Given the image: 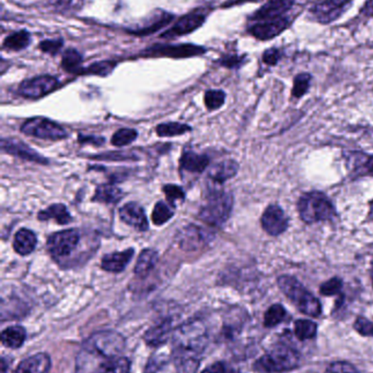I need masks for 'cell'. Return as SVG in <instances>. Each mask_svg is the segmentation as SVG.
<instances>
[{"label":"cell","instance_id":"30","mask_svg":"<svg viewBox=\"0 0 373 373\" xmlns=\"http://www.w3.org/2000/svg\"><path fill=\"white\" fill-rule=\"evenodd\" d=\"M123 193L114 185H99L92 201L101 203H116L122 199Z\"/></svg>","mask_w":373,"mask_h":373},{"label":"cell","instance_id":"5","mask_svg":"<svg viewBox=\"0 0 373 373\" xmlns=\"http://www.w3.org/2000/svg\"><path fill=\"white\" fill-rule=\"evenodd\" d=\"M300 355L287 345H276L255 364L256 370L265 373H282L299 366Z\"/></svg>","mask_w":373,"mask_h":373},{"label":"cell","instance_id":"2","mask_svg":"<svg viewBox=\"0 0 373 373\" xmlns=\"http://www.w3.org/2000/svg\"><path fill=\"white\" fill-rule=\"evenodd\" d=\"M233 207V197L231 193L211 189L206 195L199 217L213 227H221L229 219Z\"/></svg>","mask_w":373,"mask_h":373},{"label":"cell","instance_id":"4","mask_svg":"<svg viewBox=\"0 0 373 373\" xmlns=\"http://www.w3.org/2000/svg\"><path fill=\"white\" fill-rule=\"evenodd\" d=\"M298 211L302 221L306 224L330 221L336 217V210L332 201L318 191L304 193L298 201Z\"/></svg>","mask_w":373,"mask_h":373},{"label":"cell","instance_id":"20","mask_svg":"<svg viewBox=\"0 0 373 373\" xmlns=\"http://www.w3.org/2000/svg\"><path fill=\"white\" fill-rule=\"evenodd\" d=\"M50 365V356L41 352L22 360L15 373H48Z\"/></svg>","mask_w":373,"mask_h":373},{"label":"cell","instance_id":"35","mask_svg":"<svg viewBox=\"0 0 373 373\" xmlns=\"http://www.w3.org/2000/svg\"><path fill=\"white\" fill-rule=\"evenodd\" d=\"M191 130V128L189 125L179 124V122H167L157 127V133L160 137L181 136Z\"/></svg>","mask_w":373,"mask_h":373},{"label":"cell","instance_id":"50","mask_svg":"<svg viewBox=\"0 0 373 373\" xmlns=\"http://www.w3.org/2000/svg\"><path fill=\"white\" fill-rule=\"evenodd\" d=\"M201 373H226V366L223 362H216L208 368H206Z\"/></svg>","mask_w":373,"mask_h":373},{"label":"cell","instance_id":"42","mask_svg":"<svg viewBox=\"0 0 373 373\" xmlns=\"http://www.w3.org/2000/svg\"><path fill=\"white\" fill-rule=\"evenodd\" d=\"M163 193L167 195L169 202L174 205L177 201H184L185 193L181 187L175 185H165L163 187Z\"/></svg>","mask_w":373,"mask_h":373},{"label":"cell","instance_id":"33","mask_svg":"<svg viewBox=\"0 0 373 373\" xmlns=\"http://www.w3.org/2000/svg\"><path fill=\"white\" fill-rule=\"evenodd\" d=\"M318 326L311 320H297L294 322V335L300 340H311L316 335Z\"/></svg>","mask_w":373,"mask_h":373},{"label":"cell","instance_id":"45","mask_svg":"<svg viewBox=\"0 0 373 373\" xmlns=\"http://www.w3.org/2000/svg\"><path fill=\"white\" fill-rule=\"evenodd\" d=\"M282 56V50L279 48L272 47L264 52L262 59H263L264 64H267V66H276L279 62Z\"/></svg>","mask_w":373,"mask_h":373},{"label":"cell","instance_id":"22","mask_svg":"<svg viewBox=\"0 0 373 373\" xmlns=\"http://www.w3.org/2000/svg\"><path fill=\"white\" fill-rule=\"evenodd\" d=\"M171 333H172V322L170 320H165L147 331L145 334V342L151 348H158L169 340Z\"/></svg>","mask_w":373,"mask_h":373},{"label":"cell","instance_id":"56","mask_svg":"<svg viewBox=\"0 0 373 373\" xmlns=\"http://www.w3.org/2000/svg\"><path fill=\"white\" fill-rule=\"evenodd\" d=\"M231 373H241V372H237V371H233V372Z\"/></svg>","mask_w":373,"mask_h":373},{"label":"cell","instance_id":"38","mask_svg":"<svg viewBox=\"0 0 373 373\" xmlns=\"http://www.w3.org/2000/svg\"><path fill=\"white\" fill-rule=\"evenodd\" d=\"M138 137V132L135 129H120L114 133L112 138V144L116 147H124L134 142Z\"/></svg>","mask_w":373,"mask_h":373},{"label":"cell","instance_id":"23","mask_svg":"<svg viewBox=\"0 0 373 373\" xmlns=\"http://www.w3.org/2000/svg\"><path fill=\"white\" fill-rule=\"evenodd\" d=\"M239 165L233 159H227L213 165L208 171V178L215 183L223 185L228 179L237 175Z\"/></svg>","mask_w":373,"mask_h":373},{"label":"cell","instance_id":"41","mask_svg":"<svg viewBox=\"0 0 373 373\" xmlns=\"http://www.w3.org/2000/svg\"><path fill=\"white\" fill-rule=\"evenodd\" d=\"M342 288V280L340 277H333L321 285L320 292L324 296H334L340 294Z\"/></svg>","mask_w":373,"mask_h":373},{"label":"cell","instance_id":"26","mask_svg":"<svg viewBox=\"0 0 373 373\" xmlns=\"http://www.w3.org/2000/svg\"><path fill=\"white\" fill-rule=\"evenodd\" d=\"M158 252L153 249H145L141 251L136 266H135V274L138 277L145 278L155 269L158 262Z\"/></svg>","mask_w":373,"mask_h":373},{"label":"cell","instance_id":"51","mask_svg":"<svg viewBox=\"0 0 373 373\" xmlns=\"http://www.w3.org/2000/svg\"><path fill=\"white\" fill-rule=\"evenodd\" d=\"M79 141L82 143H94V144L101 145L104 142V138H98V137H79Z\"/></svg>","mask_w":373,"mask_h":373},{"label":"cell","instance_id":"43","mask_svg":"<svg viewBox=\"0 0 373 373\" xmlns=\"http://www.w3.org/2000/svg\"><path fill=\"white\" fill-rule=\"evenodd\" d=\"M325 373H362L356 367L348 362H333L326 369Z\"/></svg>","mask_w":373,"mask_h":373},{"label":"cell","instance_id":"7","mask_svg":"<svg viewBox=\"0 0 373 373\" xmlns=\"http://www.w3.org/2000/svg\"><path fill=\"white\" fill-rule=\"evenodd\" d=\"M352 0H316L308 8V17L316 23H333L344 15Z\"/></svg>","mask_w":373,"mask_h":373},{"label":"cell","instance_id":"21","mask_svg":"<svg viewBox=\"0 0 373 373\" xmlns=\"http://www.w3.org/2000/svg\"><path fill=\"white\" fill-rule=\"evenodd\" d=\"M172 19L173 16L168 13V12L158 10L145 21L141 28L133 30L132 33H134L135 35H148V34L162 29L163 26L168 25L172 21Z\"/></svg>","mask_w":373,"mask_h":373},{"label":"cell","instance_id":"27","mask_svg":"<svg viewBox=\"0 0 373 373\" xmlns=\"http://www.w3.org/2000/svg\"><path fill=\"white\" fill-rule=\"evenodd\" d=\"M38 219L40 221H48V219H54L56 223L60 224V225H66L72 221V215L69 214L67 207L60 203H56V205H50L48 209L43 210L40 212L38 215Z\"/></svg>","mask_w":373,"mask_h":373},{"label":"cell","instance_id":"53","mask_svg":"<svg viewBox=\"0 0 373 373\" xmlns=\"http://www.w3.org/2000/svg\"><path fill=\"white\" fill-rule=\"evenodd\" d=\"M364 173L373 174V155L372 156H369L366 159V162L364 163Z\"/></svg>","mask_w":373,"mask_h":373},{"label":"cell","instance_id":"55","mask_svg":"<svg viewBox=\"0 0 373 373\" xmlns=\"http://www.w3.org/2000/svg\"><path fill=\"white\" fill-rule=\"evenodd\" d=\"M371 280H372V284H373V259H372V262H371Z\"/></svg>","mask_w":373,"mask_h":373},{"label":"cell","instance_id":"1","mask_svg":"<svg viewBox=\"0 0 373 373\" xmlns=\"http://www.w3.org/2000/svg\"><path fill=\"white\" fill-rule=\"evenodd\" d=\"M207 343V331L201 321L179 326L173 333V358L177 372L196 373Z\"/></svg>","mask_w":373,"mask_h":373},{"label":"cell","instance_id":"46","mask_svg":"<svg viewBox=\"0 0 373 373\" xmlns=\"http://www.w3.org/2000/svg\"><path fill=\"white\" fill-rule=\"evenodd\" d=\"M62 47V40H46V41L41 42L40 48L46 54L50 55H56Z\"/></svg>","mask_w":373,"mask_h":373},{"label":"cell","instance_id":"6","mask_svg":"<svg viewBox=\"0 0 373 373\" xmlns=\"http://www.w3.org/2000/svg\"><path fill=\"white\" fill-rule=\"evenodd\" d=\"M125 345V338L120 333L114 331H100L87 338L84 348L90 354L108 359L120 356L124 350Z\"/></svg>","mask_w":373,"mask_h":373},{"label":"cell","instance_id":"34","mask_svg":"<svg viewBox=\"0 0 373 373\" xmlns=\"http://www.w3.org/2000/svg\"><path fill=\"white\" fill-rule=\"evenodd\" d=\"M174 215V211L169 207L168 203L165 201H159L155 209L152 211V215H151V219H152L155 225L161 226L167 222L170 221Z\"/></svg>","mask_w":373,"mask_h":373},{"label":"cell","instance_id":"31","mask_svg":"<svg viewBox=\"0 0 373 373\" xmlns=\"http://www.w3.org/2000/svg\"><path fill=\"white\" fill-rule=\"evenodd\" d=\"M30 43H31L30 34L27 31H19L10 34L6 38L5 41H4V47L19 52V50L27 48Z\"/></svg>","mask_w":373,"mask_h":373},{"label":"cell","instance_id":"10","mask_svg":"<svg viewBox=\"0 0 373 373\" xmlns=\"http://www.w3.org/2000/svg\"><path fill=\"white\" fill-rule=\"evenodd\" d=\"M290 24L291 19L288 16L266 21L253 22L249 26V33L259 41H269L285 32Z\"/></svg>","mask_w":373,"mask_h":373},{"label":"cell","instance_id":"3","mask_svg":"<svg viewBox=\"0 0 373 373\" xmlns=\"http://www.w3.org/2000/svg\"><path fill=\"white\" fill-rule=\"evenodd\" d=\"M277 282L280 290L289 298L290 302L299 311L306 316H320L322 312L321 302L298 281L297 278L290 275H282L278 277Z\"/></svg>","mask_w":373,"mask_h":373},{"label":"cell","instance_id":"17","mask_svg":"<svg viewBox=\"0 0 373 373\" xmlns=\"http://www.w3.org/2000/svg\"><path fill=\"white\" fill-rule=\"evenodd\" d=\"M1 150L9 154L15 155L20 159L31 162L38 163V164H48V159L38 154L36 151L32 150L30 147L24 144L22 141L13 140V139H3L1 140Z\"/></svg>","mask_w":373,"mask_h":373},{"label":"cell","instance_id":"52","mask_svg":"<svg viewBox=\"0 0 373 373\" xmlns=\"http://www.w3.org/2000/svg\"><path fill=\"white\" fill-rule=\"evenodd\" d=\"M262 0H229L225 4V7H233V6L242 5L244 3H259Z\"/></svg>","mask_w":373,"mask_h":373},{"label":"cell","instance_id":"16","mask_svg":"<svg viewBox=\"0 0 373 373\" xmlns=\"http://www.w3.org/2000/svg\"><path fill=\"white\" fill-rule=\"evenodd\" d=\"M205 50L201 46L191 45H156L146 50L147 56H165L172 58H187L204 54Z\"/></svg>","mask_w":373,"mask_h":373},{"label":"cell","instance_id":"37","mask_svg":"<svg viewBox=\"0 0 373 373\" xmlns=\"http://www.w3.org/2000/svg\"><path fill=\"white\" fill-rule=\"evenodd\" d=\"M311 80V74H306V72H302L296 76L294 80V88H292V96L296 98H302L308 92Z\"/></svg>","mask_w":373,"mask_h":373},{"label":"cell","instance_id":"19","mask_svg":"<svg viewBox=\"0 0 373 373\" xmlns=\"http://www.w3.org/2000/svg\"><path fill=\"white\" fill-rule=\"evenodd\" d=\"M134 253V249L130 248L125 251L113 252L110 255L104 256L101 261V268L106 272L120 273L126 269L127 264L130 263Z\"/></svg>","mask_w":373,"mask_h":373},{"label":"cell","instance_id":"49","mask_svg":"<svg viewBox=\"0 0 373 373\" xmlns=\"http://www.w3.org/2000/svg\"><path fill=\"white\" fill-rule=\"evenodd\" d=\"M360 17L373 18V0H367V3L360 10Z\"/></svg>","mask_w":373,"mask_h":373},{"label":"cell","instance_id":"12","mask_svg":"<svg viewBox=\"0 0 373 373\" xmlns=\"http://www.w3.org/2000/svg\"><path fill=\"white\" fill-rule=\"evenodd\" d=\"M55 76H40L22 82L19 86V94L26 98H40L57 88Z\"/></svg>","mask_w":373,"mask_h":373},{"label":"cell","instance_id":"44","mask_svg":"<svg viewBox=\"0 0 373 373\" xmlns=\"http://www.w3.org/2000/svg\"><path fill=\"white\" fill-rule=\"evenodd\" d=\"M354 328L362 335L373 336V322L369 321L368 319L359 316L355 322Z\"/></svg>","mask_w":373,"mask_h":373},{"label":"cell","instance_id":"9","mask_svg":"<svg viewBox=\"0 0 373 373\" xmlns=\"http://www.w3.org/2000/svg\"><path fill=\"white\" fill-rule=\"evenodd\" d=\"M80 241V234L77 229H66L50 236L48 249L55 259L66 258L76 249Z\"/></svg>","mask_w":373,"mask_h":373},{"label":"cell","instance_id":"28","mask_svg":"<svg viewBox=\"0 0 373 373\" xmlns=\"http://www.w3.org/2000/svg\"><path fill=\"white\" fill-rule=\"evenodd\" d=\"M27 338V332L22 326H12L1 333V342L6 348L17 350L21 348Z\"/></svg>","mask_w":373,"mask_h":373},{"label":"cell","instance_id":"25","mask_svg":"<svg viewBox=\"0 0 373 373\" xmlns=\"http://www.w3.org/2000/svg\"><path fill=\"white\" fill-rule=\"evenodd\" d=\"M38 245V239L33 231L27 229H21L18 231L13 239V248L20 256H28L35 249Z\"/></svg>","mask_w":373,"mask_h":373},{"label":"cell","instance_id":"47","mask_svg":"<svg viewBox=\"0 0 373 373\" xmlns=\"http://www.w3.org/2000/svg\"><path fill=\"white\" fill-rule=\"evenodd\" d=\"M243 59L244 57H240V56H226L223 59H221V64L227 68H238V67L241 66Z\"/></svg>","mask_w":373,"mask_h":373},{"label":"cell","instance_id":"15","mask_svg":"<svg viewBox=\"0 0 373 373\" xmlns=\"http://www.w3.org/2000/svg\"><path fill=\"white\" fill-rule=\"evenodd\" d=\"M262 227L271 236H279L288 229V217L279 205H272L265 210L261 219Z\"/></svg>","mask_w":373,"mask_h":373},{"label":"cell","instance_id":"18","mask_svg":"<svg viewBox=\"0 0 373 373\" xmlns=\"http://www.w3.org/2000/svg\"><path fill=\"white\" fill-rule=\"evenodd\" d=\"M120 217L125 224L139 231H148L149 224L145 211L138 203L128 202L120 209Z\"/></svg>","mask_w":373,"mask_h":373},{"label":"cell","instance_id":"39","mask_svg":"<svg viewBox=\"0 0 373 373\" xmlns=\"http://www.w3.org/2000/svg\"><path fill=\"white\" fill-rule=\"evenodd\" d=\"M226 93L221 90H209L205 94L206 108L216 110L225 104Z\"/></svg>","mask_w":373,"mask_h":373},{"label":"cell","instance_id":"29","mask_svg":"<svg viewBox=\"0 0 373 373\" xmlns=\"http://www.w3.org/2000/svg\"><path fill=\"white\" fill-rule=\"evenodd\" d=\"M130 362L125 357H114L108 358L96 369L94 373H130Z\"/></svg>","mask_w":373,"mask_h":373},{"label":"cell","instance_id":"24","mask_svg":"<svg viewBox=\"0 0 373 373\" xmlns=\"http://www.w3.org/2000/svg\"><path fill=\"white\" fill-rule=\"evenodd\" d=\"M209 165V157L207 155L186 151L179 159V167L182 171H189L193 174H201Z\"/></svg>","mask_w":373,"mask_h":373},{"label":"cell","instance_id":"36","mask_svg":"<svg viewBox=\"0 0 373 373\" xmlns=\"http://www.w3.org/2000/svg\"><path fill=\"white\" fill-rule=\"evenodd\" d=\"M286 316V309L282 307V304H273L269 309L266 311L265 316H264V324L267 328H274V326H278L284 321V319Z\"/></svg>","mask_w":373,"mask_h":373},{"label":"cell","instance_id":"54","mask_svg":"<svg viewBox=\"0 0 373 373\" xmlns=\"http://www.w3.org/2000/svg\"><path fill=\"white\" fill-rule=\"evenodd\" d=\"M370 219H373V200L370 203Z\"/></svg>","mask_w":373,"mask_h":373},{"label":"cell","instance_id":"13","mask_svg":"<svg viewBox=\"0 0 373 373\" xmlns=\"http://www.w3.org/2000/svg\"><path fill=\"white\" fill-rule=\"evenodd\" d=\"M206 20V13L203 10L199 9L189 12L184 17L179 18L174 25L167 30L161 38H171L177 36L186 35L191 32L196 31L203 25Z\"/></svg>","mask_w":373,"mask_h":373},{"label":"cell","instance_id":"14","mask_svg":"<svg viewBox=\"0 0 373 373\" xmlns=\"http://www.w3.org/2000/svg\"><path fill=\"white\" fill-rule=\"evenodd\" d=\"M294 5V0H267L259 10L254 12L249 20L253 23L286 17Z\"/></svg>","mask_w":373,"mask_h":373},{"label":"cell","instance_id":"11","mask_svg":"<svg viewBox=\"0 0 373 373\" xmlns=\"http://www.w3.org/2000/svg\"><path fill=\"white\" fill-rule=\"evenodd\" d=\"M213 236L197 225H189L181 229L177 239L181 249L185 251H196L205 247Z\"/></svg>","mask_w":373,"mask_h":373},{"label":"cell","instance_id":"40","mask_svg":"<svg viewBox=\"0 0 373 373\" xmlns=\"http://www.w3.org/2000/svg\"><path fill=\"white\" fill-rule=\"evenodd\" d=\"M115 68V62H101L92 64L86 70H84V74H96V76H108L113 69Z\"/></svg>","mask_w":373,"mask_h":373},{"label":"cell","instance_id":"48","mask_svg":"<svg viewBox=\"0 0 373 373\" xmlns=\"http://www.w3.org/2000/svg\"><path fill=\"white\" fill-rule=\"evenodd\" d=\"M98 159H110L111 161H124V159H136L133 154H127V153L114 152L108 155H101Z\"/></svg>","mask_w":373,"mask_h":373},{"label":"cell","instance_id":"32","mask_svg":"<svg viewBox=\"0 0 373 373\" xmlns=\"http://www.w3.org/2000/svg\"><path fill=\"white\" fill-rule=\"evenodd\" d=\"M82 56L78 50L69 48L62 55V66L66 71L72 74H79L82 66Z\"/></svg>","mask_w":373,"mask_h":373},{"label":"cell","instance_id":"8","mask_svg":"<svg viewBox=\"0 0 373 373\" xmlns=\"http://www.w3.org/2000/svg\"><path fill=\"white\" fill-rule=\"evenodd\" d=\"M21 131L28 136L35 137L44 140L57 141L67 138V131L50 119L34 117L24 122Z\"/></svg>","mask_w":373,"mask_h":373}]
</instances>
